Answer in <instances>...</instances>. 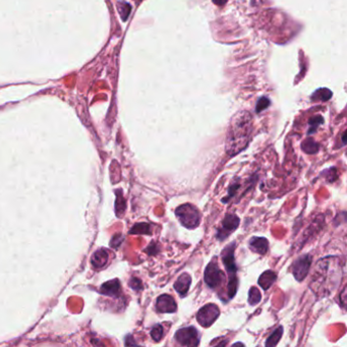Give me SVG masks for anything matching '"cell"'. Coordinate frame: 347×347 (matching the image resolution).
<instances>
[{"label": "cell", "mask_w": 347, "mask_h": 347, "mask_svg": "<svg viewBox=\"0 0 347 347\" xmlns=\"http://www.w3.org/2000/svg\"><path fill=\"white\" fill-rule=\"evenodd\" d=\"M311 264L312 258L310 255H304L295 260L292 265V274L297 281L301 282L307 277L311 268Z\"/></svg>", "instance_id": "7"}, {"label": "cell", "mask_w": 347, "mask_h": 347, "mask_svg": "<svg viewBox=\"0 0 347 347\" xmlns=\"http://www.w3.org/2000/svg\"><path fill=\"white\" fill-rule=\"evenodd\" d=\"M239 225V218L235 214H227L222 221V225L217 230V238L222 241L226 239Z\"/></svg>", "instance_id": "6"}, {"label": "cell", "mask_w": 347, "mask_h": 347, "mask_svg": "<svg viewBox=\"0 0 347 347\" xmlns=\"http://www.w3.org/2000/svg\"><path fill=\"white\" fill-rule=\"evenodd\" d=\"M237 288H238V279H237V277L236 276L229 277V281L227 283V294H228L229 300L233 299L234 295L236 294Z\"/></svg>", "instance_id": "21"}, {"label": "cell", "mask_w": 347, "mask_h": 347, "mask_svg": "<svg viewBox=\"0 0 347 347\" xmlns=\"http://www.w3.org/2000/svg\"><path fill=\"white\" fill-rule=\"evenodd\" d=\"M175 339L180 345L183 346H197L200 343L199 333L192 326L179 329L175 333Z\"/></svg>", "instance_id": "4"}, {"label": "cell", "mask_w": 347, "mask_h": 347, "mask_svg": "<svg viewBox=\"0 0 347 347\" xmlns=\"http://www.w3.org/2000/svg\"><path fill=\"white\" fill-rule=\"evenodd\" d=\"M270 105V100L267 98V97H262L259 99V101L257 103V106H256V112L257 113H260L262 112L263 110H265L266 108H268Z\"/></svg>", "instance_id": "26"}, {"label": "cell", "mask_w": 347, "mask_h": 347, "mask_svg": "<svg viewBox=\"0 0 347 347\" xmlns=\"http://www.w3.org/2000/svg\"><path fill=\"white\" fill-rule=\"evenodd\" d=\"M120 291V284L118 282V280H112L109 281L105 284L102 285L101 287V293L106 294V295H117Z\"/></svg>", "instance_id": "14"}, {"label": "cell", "mask_w": 347, "mask_h": 347, "mask_svg": "<svg viewBox=\"0 0 347 347\" xmlns=\"http://www.w3.org/2000/svg\"><path fill=\"white\" fill-rule=\"evenodd\" d=\"M175 215L178 218L182 226L192 229L200 224L201 217L199 211L190 204H184L179 206L175 210Z\"/></svg>", "instance_id": "2"}, {"label": "cell", "mask_w": 347, "mask_h": 347, "mask_svg": "<svg viewBox=\"0 0 347 347\" xmlns=\"http://www.w3.org/2000/svg\"><path fill=\"white\" fill-rule=\"evenodd\" d=\"M253 129V118L247 111L238 112L231 121L226 139V152L234 156L247 147Z\"/></svg>", "instance_id": "1"}, {"label": "cell", "mask_w": 347, "mask_h": 347, "mask_svg": "<svg viewBox=\"0 0 347 347\" xmlns=\"http://www.w3.org/2000/svg\"><path fill=\"white\" fill-rule=\"evenodd\" d=\"M146 250H152V251H150V252H148V254L154 256V255H156L157 252L159 251V247H158V245H157L155 242H152L150 245H149V246L147 247Z\"/></svg>", "instance_id": "29"}, {"label": "cell", "mask_w": 347, "mask_h": 347, "mask_svg": "<svg viewBox=\"0 0 347 347\" xmlns=\"http://www.w3.org/2000/svg\"><path fill=\"white\" fill-rule=\"evenodd\" d=\"M323 121H324L323 117L320 116V115H318V116H315V117L311 118V119H310V121H309V126H310V129H309L308 134H309V135H312V134L316 133V132H317V130H318V128H319V127L322 125V123H323Z\"/></svg>", "instance_id": "22"}, {"label": "cell", "mask_w": 347, "mask_h": 347, "mask_svg": "<svg viewBox=\"0 0 347 347\" xmlns=\"http://www.w3.org/2000/svg\"><path fill=\"white\" fill-rule=\"evenodd\" d=\"M126 206H127L126 201H125V199H123V196L121 195L120 191L117 192V199H116V205H115L117 216H121L123 213H125Z\"/></svg>", "instance_id": "24"}, {"label": "cell", "mask_w": 347, "mask_h": 347, "mask_svg": "<svg viewBox=\"0 0 347 347\" xmlns=\"http://www.w3.org/2000/svg\"><path fill=\"white\" fill-rule=\"evenodd\" d=\"M319 144L317 142H315V140H313L312 138L307 139L306 141L303 142L302 144V149L303 151L307 154H315L319 151Z\"/></svg>", "instance_id": "16"}, {"label": "cell", "mask_w": 347, "mask_h": 347, "mask_svg": "<svg viewBox=\"0 0 347 347\" xmlns=\"http://www.w3.org/2000/svg\"><path fill=\"white\" fill-rule=\"evenodd\" d=\"M219 314H220V310L216 305L214 304L206 305L199 312H197L196 320L203 327L206 328L211 326L214 323V322L217 320V318L219 317Z\"/></svg>", "instance_id": "5"}, {"label": "cell", "mask_w": 347, "mask_h": 347, "mask_svg": "<svg viewBox=\"0 0 347 347\" xmlns=\"http://www.w3.org/2000/svg\"><path fill=\"white\" fill-rule=\"evenodd\" d=\"M227 0H213V2L217 5H223V4H225L226 3Z\"/></svg>", "instance_id": "31"}, {"label": "cell", "mask_w": 347, "mask_h": 347, "mask_svg": "<svg viewBox=\"0 0 347 347\" xmlns=\"http://www.w3.org/2000/svg\"><path fill=\"white\" fill-rule=\"evenodd\" d=\"M205 281L207 285L211 288L219 287L223 281L225 280V275L218 267V264L212 261L205 270Z\"/></svg>", "instance_id": "3"}, {"label": "cell", "mask_w": 347, "mask_h": 347, "mask_svg": "<svg viewBox=\"0 0 347 347\" xmlns=\"http://www.w3.org/2000/svg\"><path fill=\"white\" fill-rule=\"evenodd\" d=\"M117 8H118V12H119L122 20H127L129 15L131 14L132 6L129 3L125 2V1H120L117 4Z\"/></svg>", "instance_id": "20"}, {"label": "cell", "mask_w": 347, "mask_h": 347, "mask_svg": "<svg viewBox=\"0 0 347 347\" xmlns=\"http://www.w3.org/2000/svg\"><path fill=\"white\" fill-rule=\"evenodd\" d=\"M235 246H236L235 242H231L226 247H224V250H223L221 253L222 262L225 266V269L227 271L229 277L236 276V272H237V267H236L235 258H234Z\"/></svg>", "instance_id": "8"}, {"label": "cell", "mask_w": 347, "mask_h": 347, "mask_svg": "<svg viewBox=\"0 0 347 347\" xmlns=\"http://www.w3.org/2000/svg\"><path fill=\"white\" fill-rule=\"evenodd\" d=\"M261 299H262V295L260 290L256 287H252L249 293V304L251 306H256L261 302Z\"/></svg>", "instance_id": "23"}, {"label": "cell", "mask_w": 347, "mask_h": 347, "mask_svg": "<svg viewBox=\"0 0 347 347\" xmlns=\"http://www.w3.org/2000/svg\"><path fill=\"white\" fill-rule=\"evenodd\" d=\"M122 240H123V236L121 234H117L112 238V241L110 244L112 247H118L120 245V243L122 242Z\"/></svg>", "instance_id": "28"}, {"label": "cell", "mask_w": 347, "mask_h": 347, "mask_svg": "<svg viewBox=\"0 0 347 347\" xmlns=\"http://www.w3.org/2000/svg\"><path fill=\"white\" fill-rule=\"evenodd\" d=\"M156 309L159 313H175L177 306L173 297L168 294H162L157 299Z\"/></svg>", "instance_id": "9"}, {"label": "cell", "mask_w": 347, "mask_h": 347, "mask_svg": "<svg viewBox=\"0 0 347 347\" xmlns=\"http://www.w3.org/2000/svg\"><path fill=\"white\" fill-rule=\"evenodd\" d=\"M342 295H341V301H342V308H344L345 307V299H346V289L344 288L343 290H342V293H341Z\"/></svg>", "instance_id": "30"}, {"label": "cell", "mask_w": 347, "mask_h": 347, "mask_svg": "<svg viewBox=\"0 0 347 347\" xmlns=\"http://www.w3.org/2000/svg\"><path fill=\"white\" fill-rule=\"evenodd\" d=\"M130 286L134 289V290H141L143 289V284L142 281L138 278H133L130 282Z\"/></svg>", "instance_id": "27"}, {"label": "cell", "mask_w": 347, "mask_h": 347, "mask_svg": "<svg viewBox=\"0 0 347 347\" xmlns=\"http://www.w3.org/2000/svg\"><path fill=\"white\" fill-rule=\"evenodd\" d=\"M332 97V92L329 89H319L317 90L313 95V100H321V101H327Z\"/></svg>", "instance_id": "18"}, {"label": "cell", "mask_w": 347, "mask_h": 347, "mask_svg": "<svg viewBox=\"0 0 347 347\" xmlns=\"http://www.w3.org/2000/svg\"><path fill=\"white\" fill-rule=\"evenodd\" d=\"M277 279V275L275 272L268 270L260 276L259 278V285L264 289V290H268L273 283L276 281Z\"/></svg>", "instance_id": "12"}, {"label": "cell", "mask_w": 347, "mask_h": 347, "mask_svg": "<svg viewBox=\"0 0 347 347\" xmlns=\"http://www.w3.org/2000/svg\"><path fill=\"white\" fill-rule=\"evenodd\" d=\"M163 335H164V330H163V327L161 325H155L151 331V336L152 338L158 342L160 341L162 338H163Z\"/></svg>", "instance_id": "25"}, {"label": "cell", "mask_w": 347, "mask_h": 347, "mask_svg": "<svg viewBox=\"0 0 347 347\" xmlns=\"http://www.w3.org/2000/svg\"><path fill=\"white\" fill-rule=\"evenodd\" d=\"M131 234H151V226L147 223H138L131 230Z\"/></svg>", "instance_id": "19"}, {"label": "cell", "mask_w": 347, "mask_h": 347, "mask_svg": "<svg viewBox=\"0 0 347 347\" xmlns=\"http://www.w3.org/2000/svg\"><path fill=\"white\" fill-rule=\"evenodd\" d=\"M282 334H283V328L280 326L269 336V338L266 341V346L267 347H271V346L277 345V343L279 342Z\"/></svg>", "instance_id": "17"}, {"label": "cell", "mask_w": 347, "mask_h": 347, "mask_svg": "<svg viewBox=\"0 0 347 347\" xmlns=\"http://www.w3.org/2000/svg\"><path fill=\"white\" fill-rule=\"evenodd\" d=\"M250 249L259 255H265L269 249V242L264 237H253L250 242Z\"/></svg>", "instance_id": "10"}, {"label": "cell", "mask_w": 347, "mask_h": 347, "mask_svg": "<svg viewBox=\"0 0 347 347\" xmlns=\"http://www.w3.org/2000/svg\"><path fill=\"white\" fill-rule=\"evenodd\" d=\"M108 262V253L105 250L97 251L92 258V265L95 268H103Z\"/></svg>", "instance_id": "13"}, {"label": "cell", "mask_w": 347, "mask_h": 347, "mask_svg": "<svg viewBox=\"0 0 347 347\" xmlns=\"http://www.w3.org/2000/svg\"><path fill=\"white\" fill-rule=\"evenodd\" d=\"M190 283H191V277L187 273H183L178 277V279L174 283V288L179 293V295L183 296L187 293L190 287Z\"/></svg>", "instance_id": "11"}, {"label": "cell", "mask_w": 347, "mask_h": 347, "mask_svg": "<svg viewBox=\"0 0 347 347\" xmlns=\"http://www.w3.org/2000/svg\"><path fill=\"white\" fill-rule=\"evenodd\" d=\"M241 187V182H240V178H235L233 180V182L230 184V186L228 187V190H227V195L224 197V199H222V202L223 203H228L230 199H232V197L238 192V190L240 189Z\"/></svg>", "instance_id": "15"}]
</instances>
